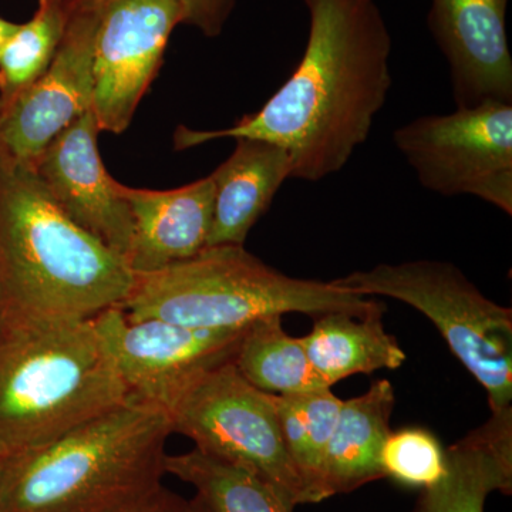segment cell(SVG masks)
<instances>
[{"label":"cell","mask_w":512,"mask_h":512,"mask_svg":"<svg viewBox=\"0 0 512 512\" xmlns=\"http://www.w3.org/2000/svg\"><path fill=\"white\" fill-rule=\"evenodd\" d=\"M311 30L301 63L261 110L224 130L178 127L177 150L217 138L285 148L292 178L318 183L339 173L369 138L392 86V40L372 0H305Z\"/></svg>","instance_id":"6da1fadb"},{"label":"cell","mask_w":512,"mask_h":512,"mask_svg":"<svg viewBox=\"0 0 512 512\" xmlns=\"http://www.w3.org/2000/svg\"><path fill=\"white\" fill-rule=\"evenodd\" d=\"M134 274L0 147V319L77 322L123 305Z\"/></svg>","instance_id":"7a4b0ae2"},{"label":"cell","mask_w":512,"mask_h":512,"mask_svg":"<svg viewBox=\"0 0 512 512\" xmlns=\"http://www.w3.org/2000/svg\"><path fill=\"white\" fill-rule=\"evenodd\" d=\"M168 414L130 396L49 446L6 457L0 512H121L163 485Z\"/></svg>","instance_id":"3957f363"},{"label":"cell","mask_w":512,"mask_h":512,"mask_svg":"<svg viewBox=\"0 0 512 512\" xmlns=\"http://www.w3.org/2000/svg\"><path fill=\"white\" fill-rule=\"evenodd\" d=\"M130 396L94 318L0 319V457L49 446Z\"/></svg>","instance_id":"277c9868"},{"label":"cell","mask_w":512,"mask_h":512,"mask_svg":"<svg viewBox=\"0 0 512 512\" xmlns=\"http://www.w3.org/2000/svg\"><path fill=\"white\" fill-rule=\"evenodd\" d=\"M127 319H158L200 329H244L255 320L305 313L366 316L382 303L332 282L292 278L249 254L244 245L207 247L147 274H134L121 305Z\"/></svg>","instance_id":"5b68a950"},{"label":"cell","mask_w":512,"mask_h":512,"mask_svg":"<svg viewBox=\"0 0 512 512\" xmlns=\"http://www.w3.org/2000/svg\"><path fill=\"white\" fill-rule=\"evenodd\" d=\"M340 288L407 303L437 326L487 392L491 412L512 403V311L483 295L450 262L380 264L335 279Z\"/></svg>","instance_id":"8992f818"},{"label":"cell","mask_w":512,"mask_h":512,"mask_svg":"<svg viewBox=\"0 0 512 512\" xmlns=\"http://www.w3.org/2000/svg\"><path fill=\"white\" fill-rule=\"evenodd\" d=\"M167 414L173 434L188 437L207 456L255 474L292 510L313 504L285 446L274 394L249 384L232 360L195 380Z\"/></svg>","instance_id":"52a82bcc"},{"label":"cell","mask_w":512,"mask_h":512,"mask_svg":"<svg viewBox=\"0 0 512 512\" xmlns=\"http://www.w3.org/2000/svg\"><path fill=\"white\" fill-rule=\"evenodd\" d=\"M393 141L427 190L474 195L512 215V103L421 116L397 128Z\"/></svg>","instance_id":"ba28073f"},{"label":"cell","mask_w":512,"mask_h":512,"mask_svg":"<svg viewBox=\"0 0 512 512\" xmlns=\"http://www.w3.org/2000/svg\"><path fill=\"white\" fill-rule=\"evenodd\" d=\"M131 396L165 413L208 370L232 360L244 329H200L127 319L121 306L94 316Z\"/></svg>","instance_id":"9c48e42d"},{"label":"cell","mask_w":512,"mask_h":512,"mask_svg":"<svg viewBox=\"0 0 512 512\" xmlns=\"http://www.w3.org/2000/svg\"><path fill=\"white\" fill-rule=\"evenodd\" d=\"M94 8V6H93ZM93 46L92 110L100 131L123 133L184 23L180 0H104Z\"/></svg>","instance_id":"30bf717a"},{"label":"cell","mask_w":512,"mask_h":512,"mask_svg":"<svg viewBox=\"0 0 512 512\" xmlns=\"http://www.w3.org/2000/svg\"><path fill=\"white\" fill-rule=\"evenodd\" d=\"M99 8H74L45 73L0 111V147L33 167L46 147L92 109L93 46Z\"/></svg>","instance_id":"8fae6325"},{"label":"cell","mask_w":512,"mask_h":512,"mask_svg":"<svg viewBox=\"0 0 512 512\" xmlns=\"http://www.w3.org/2000/svg\"><path fill=\"white\" fill-rule=\"evenodd\" d=\"M99 133L90 109L64 128L32 168L74 224L127 262L133 244V215L120 194V183L101 163Z\"/></svg>","instance_id":"7c38bea8"},{"label":"cell","mask_w":512,"mask_h":512,"mask_svg":"<svg viewBox=\"0 0 512 512\" xmlns=\"http://www.w3.org/2000/svg\"><path fill=\"white\" fill-rule=\"evenodd\" d=\"M508 0H433L430 26L446 56L457 107L512 103Z\"/></svg>","instance_id":"4fadbf2b"},{"label":"cell","mask_w":512,"mask_h":512,"mask_svg":"<svg viewBox=\"0 0 512 512\" xmlns=\"http://www.w3.org/2000/svg\"><path fill=\"white\" fill-rule=\"evenodd\" d=\"M120 194L133 215V244L127 258L133 274L158 271L207 248L214 214L211 177L167 191L120 184Z\"/></svg>","instance_id":"5bb4252c"},{"label":"cell","mask_w":512,"mask_h":512,"mask_svg":"<svg viewBox=\"0 0 512 512\" xmlns=\"http://www.w3.org/2000/svg\"><path fill=\"white\" fill-rule=\"evenodd\" d=\"M512 493V406L446 450V471L424 488L414 512H484L491 493Z\"/></svg>","instance_id":"9a60e30c"},{"label":"cell","mask_w":512,"mask_h":512,"mask_svg":"<svg viewBox=\"0 0 512 512\" xmlns=\"http://www.w3.org/2000/svg\"><path fill=\"white\" fill-rule=\"evenodd\" d=\"M214 214L207 247L244 245L281 185L292 178L285 148L268 141L237 138V147L210 175Z\"/></svg>","instance_id":"2e32d148"},{"label":"cell","mask_w":512,"mask_h":512,"mask_svg":"<svg viewBox=\"0 0 512 512\" xmlns=\"http://www.w3.org/2000/svg\"><path fill=\"white\" fill-rule=\"evenodd\" d=\"M396 394L389 380H376L366 393L343 400L322 466V493L348 494L384 478L380 454L387 440Z\"/></svg>","instance_id":"e0dca14e"},{"label":"cell","mask_w":512,"mask_h":512,"mask_svg":"<svg viewBox=\"0 0 512 512\" xmlns=\"http://www.w3.org/2000/svg\"><path fill=\"white\" fill-rule=\"evenodd\" d=\"M306 355L328 387L357 375L397 369L407 356L386 332L383 312L356 316L345 312L320 315L305 338Z\"/></svg>","instance_id":"ac0fdd59"},{"label":"cell","mask_w":512,"mask_h":512,"mask_svg":"<svg viewBox=\"0 0 512 512\" xmlns=\"http://www.w3.org/2000/svg\"><path fill=\"white\" fill-rule=\"evenodd\" d=\"M232 363L239 375L261 392L286 396L330 389L312 366L302 339L286 332L282 316L251 323Z\"/></svg>","instance_id":"d6986e66"},{"label":"cell","mask_w":512,"mask_h":512,"mask_svg":"<svg viewBox=\"0 0 512 512\" xmlns=\"http://www.w3.org/2000/svg\"><path fill=\"white\" fill-rule=\"evenodd\" d=\"M165 474L191 485L195 497L210 512H293L264 480L197 448L175 456L168 454Z\"/></svg>","instance_id":"ffe728a7"},{"label":"cell","mask_w":512,"mask_h":512,"mask_svg":"<svg viewBox=\"0 0 512 512\" xmlns=\"http://www.w3.org/2000/svg\"><path fill=\"white\" fill-rule=\"evenodd\" d=\"M276 414L285 446L305 481L313 504L325 500L322 493V466L326 448L338 424L343 400L330 389L274 394Z\"/></svg>","instance_id":"44dd1931"},{"label":"cell","mask_w":512,"mask_h":512,"mask_svg":"<svg viewBox=\"0 0 512 512\" xmlns=\"http://www.w3.org/2000/svg\"><path fill=\"white\" fill-rule=\"evenodd\" d=\"M73 15L72 0H39L36 13L0 49V111L39 79L55 57Z\"/></svg>","instance_id":"7402d4cb"},{"label":"cell","mask_w":512,"mask_h":512,"mask_svg":"<svg viewBox=\"0 0 512 512\" xmlns=\"http://www.w3.org/2000/svg\"><path fill=\"white\" fill-rule=\"evenodd\" d=\"M380 464L384 478L407 487L429 488L446 471V450L429 430L410 427L392 431L384 441Z\"/></svg>","instance_id":"603a6c76"},{"label":"cell","mask_w":512,"mask_h":512,"mask_svg":"<svg viewBox=\"0 0 512 512\" xmlns=\"http://www.w3.org/2000/svg\"><path fill=\"white\" fill-rule=\"evenodd\" d=\"M104 0H72L74 8H93ZM184 10V23L200 28L205 35L215 36L231 12L234 0H180Z\"/></svg>","instance_id":"cb8c5ba5"},{"label":"cell","mask_w":512,"mask_h":512,"mask_svg":"<svg viewBox=\"0 0 512 512\" xmlns=\"http://www.w3.org/2000/svg\"><path fill=\"white\" fill-rule=\"evenodd\" d=\"M121 512H188V500L163 484Z\"/></svg>","instance_id":"d4e9b609"},{"label":"cell","mask_w":512,"mask_h":512,"mask_svg":"<svg viewBox=\"0 0 512 512\" xmlns=\"http://www.w3.org/2000/svg\"><path fill=\"white\" fill-rule=\"evenodd\" d=\"M18 28L19 25H16V23L0 18V49L8 42L10 36H12Z\"/></svg>","instance_id":"484cf974"},{"label":"cell","mask_w":512,"mask_h":512,"mask_svg":"<svg viewBox=\"0 0 512 512\" xmlns=\"http://www.w3.org/2000/svg\"><path fill=\"white\" fill-rule=\"evenodd\" d=\"M188 512H210L205 508V505L201 503L200 498L194 497L192 500H188Z\"/></svg>","instance_id":"4316f807"},{"label":"cell","mask_w":512,"mask_h":512,"mask_svg":"<svg viewBox=\"0 0 512 512\" xmlns=\"http://www.w3.org/2000/svg\"><path fill=\"white\" fill-rule=\"evenodd\" d=\"M3 463H5V458L0 457V478H2Z\"/></svg>","instance_id":"83f0119b"}]
</instances>
